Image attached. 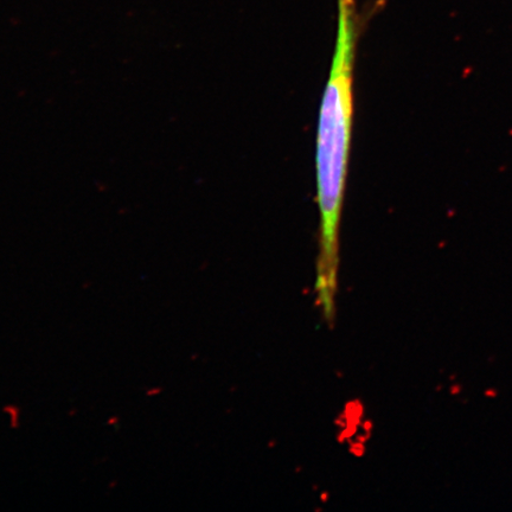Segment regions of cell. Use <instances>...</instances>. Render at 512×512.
<instances>
[{"instance_id":"obj_1","label":"cell","mask_w":512,"mask_h":512,"mask_svg":"<svg viewBox=\"0 0 512 512\" xmlns=\"http://www.w3.org/2000/svg\"><path fill=\"white\" fill-rule=\"evenodd\" d=\"M354 50V21L351 11L343 8L334 61L320 107L317 139L320 253L315 291L326 322H332L336 315L339 222L351 142Z\"/></svg>"}]
</instances>
